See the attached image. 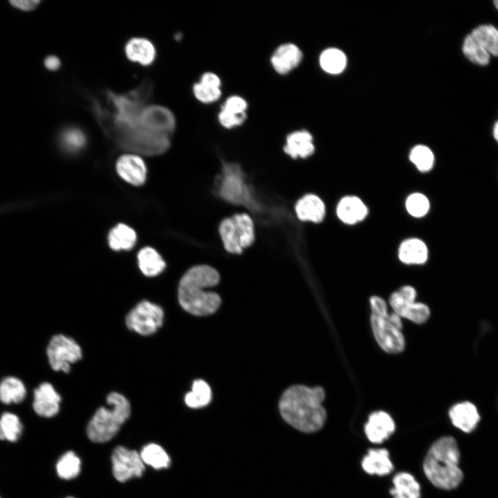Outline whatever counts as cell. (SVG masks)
<instances>
[{"label":"cell","mask_w":498,"mask_h":498,"mask_svg":"<svg viewBox=\"0 0 498 498\" xmlns=\"http://www.w3.org/2000/svg\"><path fill=\"white\" fill-rule=\"evenodd\" d=\"M234 223L239 239L241 248L244 250L255 242V223L252 217L246 212H241L231 216Z\"/></svg>","instance_id":"25"},{"label":"cell","mask_w":498,"mask_h":498,"mask_svg":"<svg viewBox=\"0 0 498 498\" xmlns=\"http://www.w3.org/2000/svg\"><path fill=\"white\" fill-rule=\"evenodd\" d=\"M462 50L465 56L474 64L486 65L489 63L490 55L470 34L465 38Z\"/></svg>","instance_id":"36"},{"label":"cell","mask_w":498,"mask_h":498,"mask_svg":"<svg viewBox=\"0 0 498 498\" xmlns=\"http://www.w3.org/2000/svg\"><path fill=\"white\" fill-rule=\"evenodd\" d=\"M416 296L412 286H404L391 295L389 304L399 317L421 324L428 320L430 312L427 305L415 302Z\"/></svg>","instance_id":"10"},{"label":"cell","mask_w":498,"mask_h":498,"mask_svg":"<svg viewBox=\"0 0 498 498\" xmlns=\"http://www.w3.org/2000/svg\"><path fill=\"white\" fill-rule=\"evenodd\" d=\"M211 400V389L206 382L203 380H194L192 391L185 396L186 405L191 408H200L210 403Z\"/></svg>","instance_id":"34"},{"label":"cell","mask_w":498,"mask_h":498,"mask_svg":"<svg viewBox=\"0 0 498 498\" xmlns=\"http://www.w3.org/2000/svg\"><path fill=\"white\" fill-rule=\"evenodd\" d=\"M0 498H3V496L0 494Z\"/></svg>","instance_id":"48"},{"label":"cell","mask_w":498,"mask_h":498,"mask_svg":"<svg viewBox=\"0 0 498 498\" xmlns=\"http://www.w3.org/2000/svg\"><path fill=\"white\" fill-rule=\"evenodd\" d=\"M405 207L408 213L414 217H422L430 210V202L426 196L421 193H413L406 199Z\"/></svg>","instance_id":"38"},{"label":"cell","mask_w":498,"mask_h":498,"mask_svg":"<svg viewBox=\"0 0 498 498\" xmlns=\"http://www.w3.org/2000/svg\"><path fill=\"white\" fill-rule=\"evenodd\" d=\"M302 54L293 44L281 45L273 53L271 62L275 71L281 74L290 72L300 62Z\"/></svg>","instance_id":"21"},{"label":"cell","mask_w":498,"mask_h":498,"mask_svg":"<svg viewBox=\"0 0 498 498\" xmlns=\"http://www.w3.org/2000/svg\"><path fill=\"white\" fill-rule=\"evenodd\" d=\"M218 232L225 251L230 255H241L243 250L232 216L224 218L219 223Z\"/></svg>","instance_id":"28"},{"label":"cell","mask_w":498,"mask_h":498,"mask_svg":"<svg viewBox=\"0 0 498 498\" xmlns=\"http://www.w3.org/2000/svg\"><path fill=\"white\" fill-rule=\"evenodd\" d=\"M66 498H74V497H66Z\"/></svg>","instance_id":"49"},{"label":"cell","mask_w":498,"mask_h":498,"mask_svg":"<svg viewBox=\"0 0 498 498\" xmlns=\"http://www.w3.org/2000/svg\"><path fill=\"white\" fill-rule=\"evenodd\" d=\"M449 416L452 424L464 432L473 431L480 421L477 407L469 401H463L453 405Z\"/></svg>","instance_id":"17"},{"label":"cell","mask_w":498,"mask_h":498,"mask_svg":"<svg viewBox=\"0 0 498 498\" xmlns=\"http://www.w3.org/2000/svg\"><path fill=\"white\" fill-rule=\"evenodd\" d=\"M113 474L116 480L124 482L141 477L145 471L140 453L122 446L116 447L111 455Z\"/></svg>","instance_id":"11"},{"label":"cell","mask_w":498,"mask_h":498,"mask_svg":"<svg viewBox=\"0 0 498 498\" xmlns=\"http://www.w3.org/2000/svg\"><path fill=\"white\" fill-rule=\"evenodd\" d=\"M246 118V113H234L224 110H221L219 114L220 123L226 128H231L240 125Z\"/></svg>","instance_id":"41"},{"label":"cell","mask_w":498,"mask_h":498,"mask_svg":"<svg viewBox=\"0 0 498 498\" xmlns=\"http://www.w3.org/2000/svg\"><path fill=\"white\" fill-rule=\"evenodd\" d=\"M24 432V425L17 414L4 412L0 415V443L17 444Z\"/></svg>","instance_id":"22"},{"label":"cell","mask_w":498,"mask_h":498,"mask_svg":"<svg viewBox=\"0 0 498 498\" xmlns=\"http://www.w3.org/2000/svg\"><path fill=\"white\" fill-rule=\"evenodd\" d=\"M193 91L195 97L204 103L212 102L216 100L221 93L220 89L206 86L200 82L194 85Z\"/></svg>","instance_id":"40"},{"label":"cell","mask_w":498,"mask_h":498,"mask_svg":"<svg viewBox=\"0 0 498 498\" xmlns=\"http://www.w3.org/2000/svg\"><path fill=\"white\" fill-rule=\"evenodd\" d=\"M297 218L303 222L318 223L326 215V207L322 199L315 194L308 193L299 198L294 205Z\"/></svg>","instance_id":"15"},{"label":"cell","mask_w":498,"mask_h":498,"mask_svg":"<svg viewBox=\"0 0 498 498\" xmlns=\"http://www.w3.org/2000/svg\"><path fill=\"white\" fill-rule=\"evenodd\" d=\"M247 108L246 100L239 96H231L221 107V110L234 113H243Z\"/></svg>","instance_id":"42"},{"label":"cell","mask_w":498,"mask_h":498,"mask_svg":"<svg viewBox=\"0 0 498 498\" xmlns=\"http://www.w3.org/2000/svg\"><path fill=\"white\" fill-rule=\"evenodd\" d=\"M81 462L77 456L72 451L62 454L55 464L57 476L65 480L77 477L80 471Z\"/></svg>","instance_id":"35"},{"label":"cell","mask_w":498,"mask_h":498,"mask_svg":"<svg viewBox=\"0 0 498 498\" xmlns=\"http://www.w3.org/2000/svg\"><path fill=\"white\" fill-rule=\"evenodd\" d=\"M365 472L370 474L385 475L391 472L393 465L385 449L369 450L362 462Z\"/></svg>","instance_id":"24"},{"label":"cell","mask_w":498,"mask_h":498,"mask_svg":"<svg viewBox=\"0 0 498 498\" xmlns=\"http://www.w3.org/2000/svg\"><path fill=\"white\" fill-rule=\"evenodd\" d=\"M44 64L48 70L55 71L60 67L61 62L57 56L48 55L45 58Z\"/></svg>","instance_id":"45"},{"label":"cell","mask_w":498,"mask_h":498,"mask_svg":"<svg viewBox=\"0 0 498 498\" xmlns=\"http://www.w3.org/2000/svg\"><path fill=\"white\" fill-rule=\"evenodd\" d=\"M107 403L110 407H100L87 425L88 437L93 442L104 443L111 439L130 415V403L123 395L111 392L107 397Z\"/></svg>","instance_id":"5"},{"label":"cell","mask_w":498,"mask_h":498,"mask_svg":"<svg viewBox=\"0 0 498 498\" xmlns=\"http://www.w3.org/2000/svg\"><path fill=\"white\" fill-rule=\"evenodd\" d=\"M368 209L363 201L356 196H346L339 201L336 214L343 223L353 225L365 219Z\"/></svg>","instance_id":"19"},{"label":"cell","mask_w":498,"mask_h":498,"mask_svg":"<svg viewBox=\"0 0 498 498\" xmlns=\"http://www.w3.org/2000/svg\"><path fill=\"white\" fill-rule=\"evenodd\" d=\"M61 397L49 382H43L34 391L33 409L42 418H52L59 411Z\"/></svg>","instance_id":"13"},{"label":"cell","mask_w":498,"mask_h":498,"mask_svg":"<svg viewBox=\"0 0 498 498\" xmlns=\"http://www.w3.org/2000/svg\"><path fill=\"white\" fill-rule=\"evenodd\" d=\"M283 149L292 159L306 158L315 151L313 137L305 130L292 132L287 136Z\"/></svg>","instance_id":"18"},{"label":"cell","mask_w":498,"mask_h":498,"mask_svg":"<svg viewBox=\"0 0 498 498\" xmlns=\"http://www.w3.org/2000/svg\"><path fill=\"white\" fill-rule=\"evenodd\" d=\"M201 83L206 86L220 89L221 80L219 77L213 73H204L201 79Z\"/></svg>","instance_id":"44"},{"label":"cell","mask_w":498,"mask_h":498,"mask_svg":"<svg viewBox=\"0 0 498 498\" xmlns=\"http://www.w3.org/2000/svg\"><path fill=\"white\" fill-rule=\"evenodd\" d=\"M46 354L51 368L56 371L68 373L71 364L82 358L80 347L71 338L62 334L54 335L46 348Z\"/></svg>","instance_id":"9"},{"label":"cell","mask_w":498,"mask_h":498,"mask_svg":"<svg viewBox=\"0 0 498 498\" xmlns=\"http://www.w3.org/2000/svg\"><path fill=\"white\" fill-rule=\"evenodd\" d=\"M494 4H495V7H496V8H497V10H498V0L495 1H494Z\"/></svg>","instance_id":"47"},{"label":"cell","mask_w":498,"mask_h":498,"mask_svg":"<svg viewBox=\"0 0 498 498\" xmlns=\"http://www.w3.org/2000/svg\"><path fill=\"white\" fill-rule=\"evenodd\" d=\"M138 266L147 277H155L165 268L166 264L160 254L153 248L145 247L138 253Z\"/></svg>","instance_id":"27"},{"label":"cell","mask_w":498,"mask_h":498,"mask_svg":"<svg viewBox=\"0 0 498 498\" xmlns=\"http://www.w3.org/2000/svg\"><path fill=\"white\" fill-rule=\"evenodd\" d=\"M409 159L416 168L422 172L431 170L434 165V156L432 150L427 146H415L410 151Z\"/></svg>","instance_id":"37"},{"label":"cell","mask_w":498,"mask_h":498,"mask_svg":"<svg viewBox=\"0 0 498 498\" xmlns=\"http://www.w3.org/2000/svg\"><path fill=\"white\" fill-rule=\"evenodd\" d=\"M320 64L324 71L331 74H338L346 67L347 58L340 50L331 48L322 53Z\"/></svg>","instance_id":"33"},{"label":"cell","mask_w":498,"mask_h":498,"mask_svg":"<svg viewBox=\"0 0 498 498\" xmlns=\"http://www.w3.org/2000/svg\"><path fill=\"white\" fill-rule=\"evenodd\" d=\"M395 424L391 417L383 411L370 414L365 431L368 439L380 443L387 439L394 431Z\"/></svg>","instance_id":"16"},{"label":"cell","mask_w":498,"mask_h":498,"mask_svg":"<svg viewBox=\"0 0 498 498\" xmlns=\"http://www.w3.org/2000/svg\"><path fill=\"white\" fill-rule=\"evenodd\" d=\"M219 281V273L211 266L198 264L190 267L179 281V304L185 311L194 315L214 313L221 304V297L216 293L205 289L217 285Z\"/></svg>","instance_id":"3"},{"label":"cell","mask_w":498,"mask_h":498,"mask_svg":"<svg viewBox=\"0 0 498 498\" xmlns=\"http://www.w3.org/2000/svg\"><path fill=\"white\" fill-rule=\"evenodd\" d=\"M394 488L390 493L394 498H419L420 486L409 473L401 472L393 479Z\"/></svg>","instance_id":"30"},{"label":"cell","mask_w":498,"mask_h":498,"mask_svg":"<svg viewBox=\"0 0 498 498\" xmlns=\"http://www.w3.org/2000/svg\"><path fill=\"white\" fill-rule=\"evenodd\" d=\"M140 122L147 130L169 137L176 127L175 117L172 111L159 105L146 106L141 113Z\"/></svg>","instance_id":"12"},{"label":"cell","mask_w":498,"mask_h":498,"mask_svg":"<svg viewBox=\"0 0 498 498\" xmlns=\"http://www.w3.org/2000/svg\"><path fill=\"white\" fill-rule=\"evenodd\" d=\"M145 464L154 469L167 468L170 464V459L165 450L159 445L149 443L144 446L140 453Z\"/></svg>","instance_id":"32"},{"label":"cell","mask_w":498,"mask_h":498,"mask_svg":"<svg viewBox=\"0 0 498 498\" xmlns=\"http://www.w3.org/2000/svg\"><path fill=\"white\" fill-rule=\"evenodd\" d=\"M459 460L460 452L455 439L452 436L441 437L430 447L423 463V470L436 487L454 489L463 477L459 466Z\"/></svg>","instance_id":"4"},{"label":"cell","mask_w":498,"mask_h":498,"mask_svg":"<svg viewBox=\"0 0 498 498\" xmlns=\"http://www.w3.org/2000/svg\"><path fill=\"white\" fill-rule=\"evenodd\" d=\"M428 257L426 244L417 238H409L403 241L398 248L399 259L406 264H424Z\"/></svg>","instance_id":"23"},{"label":"cell","mask_w":498,"mask_h":498,"mask_svg":"<svg viewBox=\"0 0 498 498\" xmlns=\"http://www.w3.org/2000/svg\"><path fill=\"white\" fill-rule=\"evenodd\" d=\"M325 392L320 387L294 385L282 395L279 408L282 418L291 426L304 432L319 430L326 414L322 406Z\"/></svg>","instance_id":"2"},{"label":"cell","mask_w":498,"mask_h":498,"mask_svg":"<svg viewBox=\"0 0 498 498\" xmlns=\"http://www.w3.org/2000/svg\"><path fill=\"white\" fill-rule=\"evenodd\" d=\"M470 35L491 55L498 56V30L492 25H481Z\"/></svg>","instance_id":"31"},{"label":"cell","mask_w":498,"mask_h":498,"mask_svg":"<svg viewBox=\"0 0 498 498\" xmlns=\"http://www.w3.org/2000/svg\"><path fill=\"white\" fill-rule=\"evenodd\" d=\"M118 174L126 182L135 185H143L146 180L147 168L142 158L137 154H124L116 161Z\"/></svg>","instance_id":"14"},{"label":"cell","mask_w":498,"mask_h":498,"mask_svg":"<svg viewBox=\"0 0 498 498\" xmlns=\"http://www.w3.org/2000/svg\"><path fill=\"white\" fill-rule=\"evenodd\" d=\"M136 239V232L131 228L118 223L110 230L108 243L113 250H128L134 246Z\"/></svg>","instance_id":"29"},{"label":"cell","mask_w":498,"mask_h":498,"mask_svg":"<svg viewBox=\"0 0 498 498\" xmlns=\"http://www.w3.org/2000/svg\"><path fill=\"white\" fill-rule=\"evenodd\" d=\"M371 325L376 340L387 353H397L405 348L400 317L389 313L385 301L378 297L370 298Z\"/></svg>","instance_id":"6"},{"label":"cell","mask_w":498,"mask_h":498,"mask_svg":"<svg viewBox=\"0 0 498 498\" xmlns=\"http://www.w3.org/2000/svg\"><path fill=\"white\" fill-rule=\"evenodd\" d=\"M61 142L63 146L71 151L82 149L86 143L84 133L79 129L68 128L65 129L61 135Z\"/></svg>","instance_id":"39"},{"label":"cell","mask_w":498,"mask_h":498,"mask_svg":"<svg viewBox=\"0 0 498 498\" xmlns=\"http://www.w3.org/2000/svg\"><path fill=\"white\" fill-rule=\"evenodd\" d=\"M221 175L217 183L218 195L231 205H242L259 211V205L255 203L253 193L241 167L234 163H223Z\"/></svg>","instance_id":"7"},{"label":"cell","mask_w":498,"mask_h":498,"mask_svg":"<svg viewBox=\"0 0 498 498\" xmlns=\"http://www.w3.org/2000/svg\"><path fill=\"white\" fill-rule=\"evenodd\" d=\"M152 91V83L146 80L126 93L107 91L106 107L93 101L98 122L118 147L149 156L162 154L169 148L171 137L152 133L141 124V113Z\"/></svg>","instance_id":"1"},{"label":"cell","mask_w":498,"mask_h":498,"mask_svg":"<svg viewBox=\"0 0 498 498\" xmlns=\"http://www.w3.org/2000/svg\"><path fill=\"white\" fill-rule=\"evenodd\" d=\"M164 313L160 306L149 301L139 302L126 317V325L142 335L154 333L163 324Z\"/></svg>","instance_id":"8"},{"label":"cell","mask_w":498,"mask_h":498,"mask_svg":"<svg viewBox=\"0 0 498 498\" xmlns=\"http://www.w3.org/2000/svg\"><path fill=\"white\" fill-rule=\"evenodd\" d=\"M26 396L24 382L17 377L8 376L0 382V402L4 405L19 404Z\"/></svg>","instance_id":"26"},{"label":"cell","mask_w":498,"mask_h":498,"mask_svg":"<svg viewBox=\"0 0 498 498\" xmlns=\"http://www.w3.org/2000/svg\"><path fill=\"white\" fill-rule=\"evenodd\" d=\"M10 5L16 9L24 12H30L34 10L39 4V0H15L10 1Z\"/></svg>","instance_id":"43"},{"label":"cell","mask_w":498,"mask_h":498,"mask_svg":"<svg viewBox=\"0 0 498 498\" xmlns=\"http://www.w3.org/2000/svg\"><path fill=\"white\" fill-rule=\"evenodd\" d=\"M127 58L142 66H149L155 59L156 52L154 44L147 39L134 37L129 39L124 47Z\"/></svg>","instance_id":"20"},{"label":"cell","mask_w":498,"mask_h":498,"mask_svg":"<svg viewBox=\"0 0 498 498\" xmlns=\"http://www.w3.org/2000/svg\"><path fill=\"white\" fill-rule=\"evenodd\" d=\"M493 135L495 140L498 142V122H497L494 125Z\"/></svg>","instance_id":"46"}]
</instances>
